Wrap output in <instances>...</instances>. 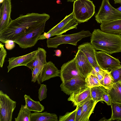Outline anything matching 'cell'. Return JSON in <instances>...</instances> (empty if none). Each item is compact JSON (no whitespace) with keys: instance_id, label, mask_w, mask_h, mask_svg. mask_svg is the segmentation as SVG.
Returning a JSON list of instances; mask_svg holds the SVG:
<instances>
[{"instance_id":"f35d334b","label":"cell","mask_w":121,"mask_h":121,"mask_svg":"<svg viewBox=\"0 0 121 121\" xmlns=\"http://www.w3.org/2000/svg\"><path fill=\"white\" fill-rule=\"evenodd\" d=\"M115 4H119L121 5V0H114Z\"/></svg>"},{"instance_id":"1f68e13d","label":"cell","mask_w":121,"mask_h":121,"mask_svg":"<svg viewBox=\"0 0 121 121\" xmlns=\"http://www.w3.org/2000/svg\"><path fill=\"white\" fill-rule=\"evenodd\" d=\"M47 91L46 85L44 84H40V87L38 90V96L40 101L45 99L47 97Z\"/></svg>"},{"instance_id":"4dcf8cb0","label":"cell","mask_w":121,"mask_h":121,"mask_svg":"<svg viewBox=\"0 0 121 121\" xmlns=\"http://www.w3.org/2000/svg\"><path fill=\"white\" fill-rule=\"evenodd\" d=\"M110 72L114 79V83L121 82V66L112 69Z\"/></svg>"},{"instance_id":"83f0119b","label":"cell","mask_w":121,"mask_h":121,"mask_svg":"<svg viewBox=\"0 0 121 121\" xmlns=\"http://www.w3.org/2000/svg\"><path fill=\"white\" fill-rule=\"evenodd\" d=\"M114 79L110 71H107L103 80V86L106 89H110L114 83Z\"/></svg>"},{"instance_id":"3957f363","label":"cell","mask_w":121,"mask_h":121,"mask_svg":"<svg viewBox=\"0 0 121 121\" xmlns=\"http://www.w3.org/2000/svg\"><path fill=\"white\" fill-rule=\"evenodd\" d=\"M95 6L89 0L74 1L73 13L76 20L79 23L87 22L95 13Z\"/></svg>"},{"instance_id":"836d02e7","label":"cell","mask_w":121,"mask_h":121,"mask_svg":"<svg viewBox=\"0 0 121 121\" xmlns=\"http://www.w3.org/2000/svg\"><path fill=\"white\" fill-rule=\"evenodd\" d=\"M103 101H104L108 105H111V102L110 96L107 90L105 89L102 95Z\"/></svg>"},{"instance_id":"4316f807","label":"cell","mask_w":121,"mask_h":121,"mask_svg":"<svg viewBox=\"0 0 121 121\" xmlns=\"http://www.w3.org/2000/svg\"><path fill=\"white\" fill-rule=\"evenodd\" d=\"M31 111L26 105H22L17 117L15 118V121H30Z\"/></svg>"},{"instance_id":"d4e9b609","label":"cell","mask_w":121,"mask_h":121,"mask_svg":"<svg viewBox=\"0 0 121 121\" xmlns=\"http://www.w3.org/2000/svg\"><path fill=\"white\" fill-rule=\"evenodd\" d=\"M44 65L41 62L35 66L32 70V82L35 83L37 81L38 83L40 84L42 70Z\"/></svg>"},{"instance_id":"e575fe53","label":"cell","mask_w":121,"mask_h":121,"mask_svg":"<svg viewBox=\"0 0 121 121\" xmlns=\"http://www.w3.org/2000/svg\"><path fill=\"white\" fill-rule=\"evenodd\" d=\"M15 42L14 41L11 40H8L4 42L5 46L6 49L8 50H11L15 46Z\"/></svg>"},{"instance_id":"484cf974","label":"cell","mask_w":121,"mask_h":121,"mask_svg":"<svg viewBox=\"0 0 121 121\" xmlns=\"http://www.w3.org/2000/svg\"><path fill=\"white\" fill-rule=\"evenodd\" d=\"M105 89L103 86H97L91 88L92 99L96 103L103 101L102 95Z\"/></svg>"},{"instance_id":"f1b7e54d","label":"cell","mask_w":121,"mask_h":121,"mask_svg":"<svg viewBox=\"0 0 121 121\" xmlns=\"http://www.w3.org/2000/svg\"><path fill=\"white\" fill-rule=\"evenodd\" d=\"M86 86L90 88L97 86H102L95 76L90 73L86 78Z\"/></svg>"},{"instance_id":"d6a6232c","label":"cell","mask_w":121,"mask_h":121,"mask_svg":"<svg viewBox=\"0 0 121 121\" xmlns=\"http://www.w3.org/2000/svg\"><path fill=\"white\" fill-rule=\"evenodd\" d=\"M1 42L0 43V67L2 68L7 55V52Z\"/></svg>"},{"instance_id":"d590c367","label":"cell","mask_w":121,"mask_h":121,"mask_svg":"<svg viewBox=\"0 0 121 121\" xmlns=\"http://www.w3.org/2000/svg\"><path fill=\"white\" fill-rule=\"evenodd\" d=\"M82 114V107L81 105L78 106L76 114L75 121H81Z\"/></svg>"},{"instance_id":"7c38bea8","label":"cell","mask_w":121,"mask_h":121,"mask_svg":"<svg viewBox=\"0 0 121 121\" xmlns=\"http://www.w3.org/2000/svg\"><path fill=\"white\" fill-rule=\"evenodd\" d=\"M76 64L81 75L86 78L91 73L93 67L84 54L78 50L75 56Z\"/></svg>"},{"instance_id":"8fae6325","label":"cell","mask_w":121,"mask_h":121,"mask_svg":"<svg viewBox=\"0 0 121 121\" xmlns=\"http://www.w3.org/2000/svg\"><path fill=\"white\" fill-rule=\"evenodd\" d=\"M85 78L83 77H76L64 83H62L60 86L61 90L69 95L80 89L87 87Z\"/></svg>"},{"instance_id":"f546056e","label":"cell","mask_w":121,"mask_h":121,"mask_svg":"<svg viewBox=\"0 0 121 121\" xmlns=\"http://www.w3.org/2000/svg\"><path fill=\"white\" fill-rule=\"evenodd\" d=\"M76 109L71 112H68L63 116H60L59 118V121H75L76 112L78 106Z\"/></svg>"},{"instance_id":"277c9868","label":"cell","mask_w":121,"mask_h":121,"mask_svg":"<svg viewBox=\"0 0 121 121\" xmlns=\"http://www.w3.org/2000/svg\"><path fill=\"white\" fill-rule=\"evenodd\" d=\"M91 35L89 31L83 30L72 34L57 35L47 39V47L48 48H57L59 45L64 44L76 46L77 43L82 39L91 36Z\"/></svg>"},{"instance_id":"ffe728a7","label":"cell","mask_w":121,"mask_h":121,"mask_svg":"<svg viewBox=\"0 0 121 121\" xmlns=\"http://www.w3.org/2000/svg\"><path fill=\"white\" fill-rule=\"evenodd\" d=\"M56 114L45 112H35L31 113L30 121H58Z\"/></svg>"},{"instance_id":"30bf717a","label":"cell","mask_w":121,"mask_h":121,"mask_svg":"<svg viewBox=\"0 0 121 121\" xmlns=\"http://www.w3.org/2000/svg\"><path fill=\"white\" fill-rule=\"evenodd\" d=\"M59 77L63 83L75 77H83L77 66L75 57L62 65L60 70Z\"/></svg>"},{"instance_id":"6da1fadb","label":"cell","mask_w":121,"mask_h":121,"mask_svg":"<svg viewBox=\"0 0 121 121\" xmlns=\"http://www.w3.org/2000/svg\"><path fill=\"white\" fill-rule=\"evenodd\" d=\"M50 17L49 15L45 13H33L20 15L14 20L11 19L8 26L0 31V41L4 43L8 40L14 41L46 22Z\"/></svg>"},{"instance_id":"5b68a950","label":"cell","mask_w":121,"mask_h":121,"mask_svg":"<svg viewBox=\"0 0 121 121\" xmlns=\"http://www.w3.org/2000/svg\"><path fill=\"white\" fill-rule=\"evenodd\" d=\"M95 17L97 22L101 24L121 19V12L112 6L109 0H102L99 11Z\"/></svg>"},{"instance_id":"8d00e7d4","label":"cell","mask_w":121,"mask_h":121,"mask_svg":"<svg viewBox=\"0 0 121 121\" xmlns=\"http://www.w3.org/2000/svg\"><path fill=\"white\" fill-rule=\"evenodd\" d=\"M51 37V34L50 33L48 32L47 33L45 32L40 36L38 40H43L45 39H48Z\"/></svg>"},{"instance_id":"7a4b0ae2","label":"cell","mask_w":121,"mask_h":121,"mask_svg":"<svg viewBox=\"0 0 121 121\" xmlns=\"http://www.w3.org/2000/svg\"><path fill=\"white\" fill-rule=\"evenodd\" d=\"M91 43L96 49L109 54L121 52V35L104 32L94 29L92 33Z\"/></svg>"},{"instance_id":"74e56055","label":"cell","mask_w":121,"mask_h":121,"mask_svg":"<svg viewBox=\"0 0 121 121\" xmlns=\"http://www.w3.org/2000/svg\"><path fill=\"white\" fill-rule=\"evenodd\" d=\"M61 54V52L59 49L56 50L55 51V55L57 56H60Z\"/></svg>"},{"instance_id":"9a60e30c","label":"cell","mask_w":121,"mask_h":121,"mask_svg":"<svg viewBox=\"0 0 121 121\" xmlns=\"http://www.w3.org/2000/svg\"><path fill=\"white\" fill-rule=\"evenodd\" d=\"M11 0H4L0 8V31L6 27L11 20Z\"/></svg>"},{"instance_id":"e0dca14e","label":"cell","mask_w":121,"mask_h":121,"mask_svg":"<svg viewBox=\"0 0 121 121\" xmlns=\"http://www.w3.org/2000/svg\"><path fill=\"white\" fill-rule=\"evenodd\" d=\"M60 70L56 67L51 61L47 62L43 67L41 79V82L51 78L59 76Z\"/></svg>"},{"instance_id":"5bb4252c","label":"cell","mask_w":121,"mask_h":121,"mask_svg":"<svg viewBox=\"0 0 121 121\" xmlns=\"http://www.w3.org/2000/svg\"><path fill=\"white\" fill-rule=\"evenodd\" d=\"M38 50L25 55L18 57H13L9 58V64L7 67L8 72L15 67L21 66H26L34 59Z\"/></svg>"},{"instance_id":"4fadbf2b","label":"cell","mask_w":121,"mask_h":121,"mask_svg":"<svg viewBox=\"0 0 121 121\" xmlns=\"http://www.w3.org/2000/svg\"><path fill=\"white\" fill-rule=\"evenodd\" d=\"M68 99L72 102L74 106L80 105L92 99L91 88L86 87L71 94Z\"/></svg>"},{"instance_id":"ee69618b","label":"cell","mask_w":121,"mask_h":121,"mask_svg":"<svg viewBox=\"0 0 121 121\" xmlns=\"http://www.w3.org/2000/svg\"></svg>"},{"instance_id":"2e32d148","label":"cell","mask_w":121,"mask_h":121,"mask_svg":"<svg viewBox=\"0 0 121 121\" xmlns=\"http://www.w3.org/2000/svg\"><path fill=\"white\" fill-rule=\"evenodd\" d=\"M78 48V50L84 54L93 68L99 65L96 60L95 49L91 43H84L79 45Z\"/></svg>"},{"instance_id":"7bdbcfd3","label":"cell","mask_w":121,"mask_h":121,"mask_svg":"<svg viewBox=\"0 0 121 121\" xmlns=\"http://www.w3.org/2000/svg\"><path fill=\"white\" fill-rule=\"evenodd\" d=\"M4 0H0V3H2L3 1H4Z\"/></svg>"},{"instance_id":"ac0fdd59","label":"cell","mask_w":121,"mask_h":121,"mask_svg":"<svg viewBox=\"0 0 121 121\" xmlns=\"http://www.w3.org/2000/svg\"><path fill=\"white\" fill-rule=\"evenodd\" d=\"M101 30L108 33L121 35V19L114 21L102 22L100 25Z\"/></svg>"},{"instance_id":"cb8c5ba5","label":"cell","mask_w":121,"mask_h":121,"mask_svg":"<svg viewBox=\"0 0 121 121\" xmlns=\"http://www.w3.org/2000/svg\"><path fill=\"white\" fill-rule=\"evenodd\" d=\"M112 114L108 121H121V104L111 102Z\"/></svg>"},{"instance_id":"7402d4cb","label":"cell","mask_w":121,"mask_h":121,"mask_svg":"<svg viewBox=\"0 0 121 121\" xmlns=\"http://www.w3.org/2000/svg\"><path fill=\"white\" fill-rule=\"evenodd\" d=\"M106 90L110 96L111 102L121 104V82L115 83L110 89Z\"/></svg>"},{"instance_id":"44dd1931","label":"cell","mask_w":121,"mask_h":121,"mask_svg":"<svg viewBox=\"0 0 121 121\" xmlns=\"http://www.w3.org/2000/svg\"><path fill=\"white\" fill-rule=\"evenodd\" d=\"M38 51L34 59L26 66L32 70L34 67L42 62L45 65L46 60V52L44 49L40 47L37 49Z\"/></svg>"},{"instance_id":"b9f144b4","label":"cell","mask_w":121,"mask_h":121,"mask_svg":"<svg viewBox=\"0 0 121 121\" xmlns=\"http://www.w3.org/2000/svg\"><path fill=\"white\" fill-rule=\"evenodd\" d=\"M74 0H67V1L68 2H73Z\"/></svg>"},{"instance_id":"ab89813d","label":"cell","mask_w":121,"mask_h":121,"mask_svg":"<svg viewBox=\"0 0 121 121\" xmlns=\"http://www.w3.org/2000/svg\"><path fill=\"white\" fill-rule=\"evenodd\" d=\"M99 121H108V120L106 119L105 117H103Z\"/></svg>"},{"instance_id":"603a6c76","label":"cell","mask_w":121,"mask_h":121,"mask_svg":"<svg viewBox=\"0 0 121 121\" xmlns=\"http://www.w3.org/2000/svg\"><path fill=\"white\" fill-rule=\"evenodd\" d=\"M24 97L26 106L30 111L41 112L44 110V106L39 101L33 100L30 95H25Z\"/></svg>"},{"instance_id":"52a82bcc","label":"cell","mask_w":121,"mask_h":121,"mask_svg":"<svg viewBox=\"0 0 121 121\" xmlns=\"http://www.w3.org/2000/svg\"><path fill=\"white\" fill-rule=\"evenodd\" d=\"M16 102L6 94L0 91V121H11Z\"/></svg>"},{"instance_id":"ba28073f","label":"cell","mask_w":121,"mask_h":121,"mask_svg":"<svg viewBox=\"0 0 121 121\" xmlns=\"http://www.w3.org/2000/svg\"><path fill=\"white\" fill-rule=\"evenodd\" d=\"M78 24V22L75 19L72 12L69 15H67L48 32L51 34V37L61 35L69 30L76 28Z\"/></svg>"},{"instance_id":"60d3db41","label":"cell","mask_w":121,"mask_h":121,"mask_svg":"<svg viewBox=\"0 0 121 121\" xmlns=\"http://www.w3.org/2000/svg\"><path fill=\"white\" fill-rule=\"evenodd\" d=\"M116 9L118 11L121 12V5L120 7Z\"/></svg>"},{"instance_id":"9c48e42d","label":"cell","mask_w":121,"mask_h":121,"mask_svg":"<svg viewBox=\"0 0 121 121\" xmlns=\"http://www.w3.org/2000/svg\"><path fill=\"white\" fill-rule=\"evenodd\" d=\"M97 62L99 66L104 70L109 71L121 66L119 60L105 52L96 51Z\"/></svg>"},{"instance_id":"d6986e66","label":"cell","mask_w":121,"mask_h":121,"mask_svg":"<svg viewBox=\"0 0 121 121\" xmlns=\"http://www.w3.org/2000/svg\"><path fill=\"white\" fill-rule=\"evenodd\" d=\"M97 103L92 99H90L81 105L82 114L81 121H89V117Z\"/></svg>"},{"instance_id":"8992f818","label":"cell","mask_w":121,"mask_h":121,"mask_svg":"<svg viewBox=\"0 0 121 121\" xmlns=\"http://www.w3.org/2000/svg\"><path fill=\"white\" fill-rule=\"evenodd\" d=\"M46 23L20 36L14 41L15 43L22 48L34 46L36 43L40 36L43 32Z\"/></svg>"}]
</instances>
